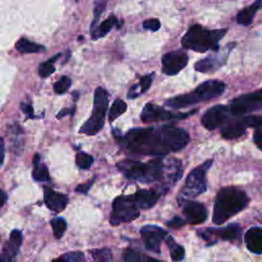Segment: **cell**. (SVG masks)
Listing matches in <instances>:
<instances>
[{"label":"cell","instance_id":"18","mask_svg":"<svg viewBox=\"0 0 262 262\" xmlns=\"http://www.w3.org/2000/svg\"><path fill=\"white\" fill-rule=\"evenodd\" d=\"M23 235L21 231L14 229L9 235V239L5 243L2 249L1 262H12L15 255L18 253V249L21 245Z\"/></svg>","mask_w":262,"mask_h":262},{"label":"cell","instance_id":"26","mask_svg":"<svg viewBox=\"0 0 262 262\" xmlns=\"http://www.w3.org/2000/svg\"><path fill=\"white\" fill-rule=\"evenodd\" d=\"M15 48L17 51H19L21 53H37V52H41V51L45 50V47L43 45L32 42V41L28 40L27 38H20L16 42Z\"/></svg>","mask_w":262,"mask_h":262},{"label":"cell","instance_id":"43","mask_svg":"<svg viewBox=\"0 0 262 262\" xmlns=\"http://www.w3.org/2000/svg\"><path fill=\"white\" fill-rule=\"evenodd\" d=\"M4 150H5V146H4V140H3V138H1V157H2V163H3V161H4Z\"/></svg>","mask_w":262,"mask_h":262},{"label":"cell","instance_id":"6","mask_svg":"<svg viewBox=\"0 0 262 262\" xmlns=\"http://www.w3.org/2000/svg\"><path fill=\"white\" fill-rule=\"evenodd\" d=\"M108 106V93L103 87H97L94 92L93 110L90 118L81 126L79 132L86 135H95L98 133L105 121V115Z\"/></svg>","mask_w":262,"mask_h":262},{"label":"cell","instance_id":"34","mask_svg":"<svg viewBox=\"0 0 262 262\" xmlns=\"http://www.w3.org/2000/svg\"><path fill=\"white\" fill-rule=\"evenodd\" d=\"M106 4H107L106 1H96V2H95L94 11H93L94 17H93V20H92L91 26H90V33H91V34L97 29L99 17H100V15H101V13L103 12V10H104Z\"/></svg>","mask_w":262,"mask_h":262},{"label":"cell","instance_id":"4","mask_svg":"<svg viewBox=\"0 0 262 262\" xmlns=\"http://www.w3.org/2000/svg\"><path fill=\"white\" fill-rule=\"evenodd\" d=\"M226 29L207 30L199 24H194L188 28L181 39L184 48L196 52H206L208 50L219 49V41L226 34Z\"/></svg>","mask_w":262,"mask_h":262},{"label":"cell","instance_id":"28","mask_svg":"<svg viewBox=\"0 0 262 262\" xmlns=\"http://www.w3.org/2000/svg\"><path fill=\"white\" fill-rule=\"evenodd\" d=\"M166 243L170 249V255H171V259L175 262L177 261H181L184 258L185 255V251L184 248L180 245H177L174 241L173 237L171 236H167Z\"/></svg>","mask_w":262,"mask_h":262},{"label":"cell","instance_id":"2","mask_svg":"<svg viewBox=\"0 0 262 262\" xmlns=\"http://www.w3.org/2000/svg\"><path fill=\"white\" fill-rule=\"evenodd\" d=\"M248 204L249 198L243 189L234 186L223 187L216 195L212 220L220 225L245 209Z\"/></svg>","mask_w":262,"mask_h":262},{"label":"cell","instance_id":"40","mask_svg":"<svg viewBox=\"0 0 262 262\" xmlns=\"http://www.w3.org/2000/svg\"><path fill=\"white\" fill-rule=\"evenodd\" d=\"M93 183H94V178L91 179V180H88V181L85 182V183L79 184V185L77 186V188H76V191H77V192H80V193H87Z\"/></svg>","mask_w":262,"mask_h":262},{"label":"cell","instance_id":"29","mask_svg":"<svg viewBox=\"0 0 262 262\" xmlns=\"http://www.w3.org/2000/svg\"><path fill=\"white\" fill-rule=\"evenodd\" d=\"M127 111V104L124 100L120 99V98H117L111 108H110V112H108V121L110 122H113L114 120H116L117 118H119L121 115H123L125 112Z\"/></svg>","mask_w":262,"mask_h":262},{"label":"cell","instance_id":"13","mask_svg":"<svg viewBox=\"0 0 262 262\" xmlns=\"http://www.w3.org/2000/svg\"><path fill=\"white\" fill-rule=\"evenodd\" d=\"M188 62V55L181 49L170 51L162 56V72L167 76L177 75Z\"/></svg>","mask_w":262,"mask_h":262},{"label":"cell","instance_id":"35","mask_svg":"<svg viewBox=\"0 0 262 262\" xmlns=\"http://www.w3.org/2000/svg\"><path fill=\"white\" fill-rule=\"evenodd\" d=\"M72 85V80L68 76H62L60 77L59 80H57L53 84V90L56 94H63L66 93Z\"/></svg>","mask_w":262,"mask_h":262},{"label":"cell","instance_id":"32","mask_svg":"<svg viewBox=\"0 0 262 262\" xmlns=\"http://www.w3.org/2000/svg\"><path fill=\"white\" fill-rule=\"evenodd\" d=\"M93 157L87 152L79 151L76 154V164L80 169L88 170L93 164Z\"/></svg>","mask_w":262,"mask_h":262},{"label":"cell","instance_id":"25","mask_svg":"<svg viewBox=\"0 0 262 262\" xmlns=\"http://www.w3.org/2000/svg\"><path fill=\"white\" fill-rule=\"evenodd\" d=\"M119 21H118V18L115 14H110V16L103 20L98 27L97 29L91 34V37L92 39H99V38H102L103 36H105L107 33H110V31L116 26L118 25Z\"/></svg>","mask_w":262,"mask_h":262},{"label":"cell","instance_id":"33","mask_svg":"<svg viewBox=\"0 0 262 262\" xmlns=\"http://www.w3.org/2000/svg\"><path fill=\"white\" fill-rule=\"evenodd\" d=\"M50 225L52 227L53 234H54L55 238H60L63 235V233H64V231L67 229V222L61 217L53 218L50 221Z\"/></svg>","mask_w":262,"mask_h":262},{"label":"cell","instance_id":"16","mask_svg":"<svg viewBox=\"0 0 262 262\" xmlns=\"http://www.w3.org/2000/svg\"><path fill=\"white\" fill-rule=\"evenodd\" d=\"M241 232H242V228L239 227V225L232 223L225 227L207 228L206 230H204L202 233L200 232L199 234L206 241H211L212 236H216L224 241H233L239 237Z\"/></svg>","mask_w":262,"mask_h":262},{"label":"cell","instance_id":"42","mask_svg":"<svg viewBox=\"0 0 262 262\" xmlns=\"http://www.w3.org/2000/svg\"><path fill=\"white\" fill-rule=\"evenodd\" d=\"M75 111H76V106H75V105H74L73 107H71V108H62V110L56 115V118H57V119H61L63 116H67V115L74 116Z\"/></svg>","mask_w":262,"mask_h":262},{"label":"cell","instance_id":"36","mask_svg":"<svg viewBox=\"0 0 262 262\" xmlns=\"http://www.w3.org/2000/svg\"><path fill=\"white\" fill-rule=\"evenodd\" d=\"M60 257L66 262H85V256L82 252H69Z\"/></svg>","mask_w":262,"mask_h":262},{"label":"cell","instance_id":"24","mask_svg":"<svg viewBox=\"0 0 262 262\" xmlns=\"http://www.w3.org/2000/svg\"><path fill=\"white\" fill-rule=\"evenodd\" d=\"M154 76H155V74L151 73V74H149V75H145V76L141 77L139 83L133 85V86L129 89V91H128V93H127V97L130 98V99H133V98L138 97V96L141 95L142 93L146 92V91L149 89L150 85H151Z\"/></svg>","mask_w":262,"mask_h":262},{"label":"cell","instance_id":"19","mask_svg":"<svg viewBox=\"0 0 262 262\" xmlns=\"http://www.w3.org/2000/svg\"><path fill=\"white\" fill-rule=\"evenodd\" d=\"M161 193L156 189H139L135 193L131 194L135 205L138 209L146 210L156 205Z\"/></svg>","mask_w":262,"mask_h":262},{"label":"cell","instance_id":"1","mask_svg":"<svg viewBox=\"0 0 262 262\" xmlns=\"http://www.w3.org/2000/svg\"><path fill=\"white\" fill-rule=\"evenodd\" d=\"M117 131L114 130V136L122 146L145 156H164L178 151L189 141V134L184 129L172 125L134 128L123 136Z\"/></svg>","mask_w":262,"mask_h":262},{"label":"cell","instance_id":"45","mask_svg":"<svg viewBox=\"0 0 262 262\" xmlns=\"http://www.w3.org/2000/svg\"><path fill=\"white\" fill-rule=\"evenodd\" d=\"M52 262H66L61 257H59L58 259H56V260H54V261H52Z\"/></svg>","mask_w":262,"mask_h":262},{"label":"cell","instance_id":"23","mask_svg":"<svg viewBox=\"0 0 262 262\" xmlns=\"http://www.w3.org/2000/svg\"><path fill=\"white\" fill-rule=\"evenodd\" d=\"M262 7V2L261 1H256L253 4L245 7L243 10H241L237 15H236V21L239 25L243 26H249L252 24L253 18L255 16V13L257 12L258 9Z\"/></svg>","mask_w":262,"mask_h":262},{"label":"cell","instance_id":"31","mask_svg":"<svg viewBox=\"0 0 262 262\" xmlns=\"http://www.w3.org/2000/svg\"><path fill=\"white\" fill-rule=\"evenodd\" d=\"M94 262H113V255L110 249H94L89 251Z\"/></svg>","mask_w":262,"mask_h":262},{"label":"cell","instance_id":"38","mask_svg":"<svg viewBox=\"0 0 262 262\" xmlns=\"http://www.w3.org/2000/svg\"><path fill=\"white\" fill-rule=\"evenodd\" d=\"M253 138H254V142L256 143V145L260 149H262V123L258 127L255 128Z\"/></svg>","mask_w":262,"mask_h":262},{"label":"cell","instance_id":"8","mask_svg":"<svg viewBox=\"0 0 262 262\" xmlns=\"http://www.w3.org/2000/svg\"><path fill=\"white\" fill-rule=\"evenodd\" d=\"M140 215L138 207L135 205L131 194L119 195L113 202V210L110 218L112 225L117 226L135 220Z\"/></svg>","mask_w":262,"mask_h":262},{"label":"cell","instance_id":"15","mask_svg":"<svg viewBox=\"0 0 262 262\" xmlns=\"http://www.w3.org/2000/svg\"><path fill=\"white\" fill-rule=\"evenodd\" d=\"M182 213L189 224H201L208 217L207 208L195 201H185L182 204Z\"/></svg>","mask_w":262,"mask_h":262},{"label":"cell","instance_id":"20","mask_svg":"<svg viewBox=\"0 0 262 262\" xmlns=\"http://www.w3.org/2000/svg\"><path fill=\"white\" fill-rule=\"evenodd\" d=\"M245 243L249 251L255 254H262V228L252 227L245 234Z\"/></svg>","mask_w":262,"mask_h":262},{"label":"cell","instance_id":"22","mask_svg":"<svg viewBox=\"0 0 262 262\" xmlns=\"http://www.w3.org/2000/svg\"><path fill=\"white\" fill-rule=\"evenodd\" d=\"M225 60H221L218 56H208L206 58L200 59L194 63V70L200 73H211L223 64Z\"/></svg>","mask_w":262,"mask_h":262},{"label":"cell","instance_id":"30","mask_svg":"<svg viewBox=\"0 0 262 262\" xmlns=\"http://www.w3.org/2000/svg\"><path fill=\"white\" fill-rule=\"evenodd\" d=\"M60 55H61L60 53H57V54L53 55L51 58H49L48 60L42 62V63L39 66L38 73H39V76H40L41 78H47L48 76H50L52 73L55 72V67L53 66V62H54Z\"/></svg>","mask_w":262,"mask_h":262},{"label":"cell","instance_id":"3","mask_svg":"<svg viewBox=\"0 0 262 262\" xmlns=\"http://www.w3.org/2000/svg\"><path fill=\"white\" fill-rule=\"evenodd\" d=\"M164 164V160L162 159H155L148 163L124 160L117 164V168L130 180L150 183L164 180L166 170V166Z\"/></svg>","mask_w":262,"mask_h":262},{"label":"cell","instance_id":"39","mask_svg":"<svg viewBox=\"0 0 262 262\" xmlns=\"http://www.w3.org/2000/svg\"><path fill=\"white\" fill-rule=\"evenodd\" d=\"M186 221H184L182 218H180L179 216H175L173 217L171 220L167 221L166 224L169 226V227H172V228H180L182 227L184 224H185Z\"/></svg>","mask_w":262,"mask_h":262},{"label":"cell","instance_id":"5","mask_svg":"<svg viewBox=\"0 0 262 262\" xmlns=\"http://www.w3.org/2000/svg\"><path fill=\"white\" fill-rule=\"evenodd\" d=\"M225 90V84L218 80H208L201 83L194 90L166 100L165 105L174 110L183 108L195 103L220 96Z\"/></svg>","mask_w":262,"mask_h":262},{"label":"cell","instance_id":"14","mask_svg":"<svg viewBox=\"0 0 262 262\" xmlns=\"http://www.w3.org/2000/svg\"><path fill=\"white\" fill-rule=\"evenodd\" d=\"M140 233L145 248L154 253H160L161 243L167 236V231L157 225H145Z\"/></svg>","mask_w":262,"mask_h":262},{"label":"cell","instance_id":"27","mask_svg":"<svg viewBox=\"0 0 262 262\" xmlns=\"http://www.w3.org/2000/svg\"><path fill=\"white\" fill-rule=\"evenodd\" d=\"M124 262H162L133 249H126L123 253Z\"/></svg>","mask_w":262,"mask_h":262},{"label":"cell","instance_id":"21","mask_svg":"<svg viewBox=\"0 0 262 262\" xmlns=\"http://www.w3.org/2000/svg\"><path fill=\"white\" fill-rule=\"evenodd\" d=\"M32 177L35 181H50V175L47 166L42 163L39 154H36L33 159V171Z\"/></svg>","mask_w":262,"mask_h":262},{"label":"cell","instance_id":"9","mask_svg":"<svg viewBox=\"0 0 262 262\" xmlns=\"http://www.w3.org/2000/svg\"><path fill=\"white\" fill-rule=\"evenodd\" d=\"M198 110H192L189 113H173L165 107H162L158 104L148 102L144 105L140 119L143 123H155L160 121H172V120H181L191 116L196 113Z\"/></svg>","mask_w":262,"mask_h":262},{"label":"cell","instance_id":"17","mask_svg":"<svg viewBox=\"0 0 262 262\" xmlns=\"http://www.w3.org/2000/svg\"><path fill=\"white\" fill-rule=\"evenodd\" d=\"M44 203L49 210L58 213L66 209L69 203V196L50 187H44Z\"/></svg>","mask_w":262,"mask_h":262},{"label":"cell","instance_id":"12","mask_svg":"<svg viewBox=\"0 0 262 262\" xmlns=\"http://www.w3.org/2000/svg\"><path fill=\"white\" fill-rule=\"evenodd\" d=\"M231 112L228 105L217 104L207 110L202 117V124L208 130H214L224 126L231 117Z\"/></svg>","mask_w":262,"mask_h":262},{"label":"cell","instance_id":"11","mask_svg":"<svg viewBox=\"0 0 262 262\" xmlns=\"http://www.w3.org/2000/svg\"><path fill=\"white\" fill-rule=\"evenodd\" d=\"M262 123L261 116H244L235 120H229L221 127V135L225 139H234L242 136L247 128L258 127Z\"/></svg>","mask_w":262,"mask_h":262},{"label":"cell","instance_id":"7","mask_svg":"<svg viewBox=\"0 0 262 262\" xmlns=\"http://www.w3.org/2000/svg\"><path fill=\"white\" fill-rule=\"evenodd\" d=\"M213 160H207L196 168L192 169L186 177L185 183L180 190L177 201L179 204H183L187 198H193L207 190V172L212 166Z\"/></svg>","mask_w":262,"mask_h":262},{"label":"cell","instance_id":"10","mask_svg":"<svg viewBox=\"0 0 262 262\" xmlns=\"http://www.w3.org/2000/svg\"><path fill=\"white\" fill-rule=\"evenodd\" d=\"M232 116H242L262 108V89L243 94L232 99L229 103Z\"/></svg>","mask_w":262,"mask_h":262},{"label":"cell","instance_id":"44","mask_svg":"<svg viewBox=\"0 0 262 262\" xmlns=\"http://www.w3.org/2000/svg\"><path fill=\"white\" fill-rule=\"evenodd\" d=\"M1 193H2V205H4V203L6 202V200H7V194L5 193V191L4 190H1Z\"/></svg>","mask_w":262,"mask_h":262},{"label":"cell","instance_id":"41","mask_svg":"<svg viewBox=\"0 0 262 262\" xmlns=\"http://www.w3.org/2000/svg\"><path fill=\"white\" fill-rule=\"evenodd\" d=\"M20 108L27 115V118H29V119L35 118V116H34V108H33V106L31 104L21 102L20 103Z\"/></svg>","mask_w":262,"mask_h":262},{"label":"cell","instance_id":"37","mask_svg":"<svg viewBox=\"0 0 262 262\" xmlns=\"http://www.w3.org/2000/svg\"><path fill=\"white\" fill-rule=\"evenodd\" d=\"M142 27L145 30H149L151 32H156V31H158L160 29L161 23H160V20L158 18H148V19L143 21Z\"/></svg>","mask_w":262,"mask_h":262}]
</instances>
